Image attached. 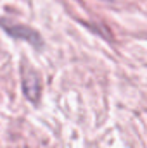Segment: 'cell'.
Returning a JSON list of instances; mask_svg holds the SVG:
<instances>
[{
	"mask_svg": "<svg viewBox=\"0 0 147 148\" xmlns=\"http://www.w3.org/2000/svg\"><path fill=\"white\" fill-rule=\"evenodd\" d=\"M23 86H24V91H26V97H28V98L38 100V95H40V81H38L37 74L35 73L24 74V77H23Z\"/></svg>",
	"mask_w": 147,
	"mask_h": 148,
	"instance_id": "obj_1",
	"label": "cell"
}]
</instances>
